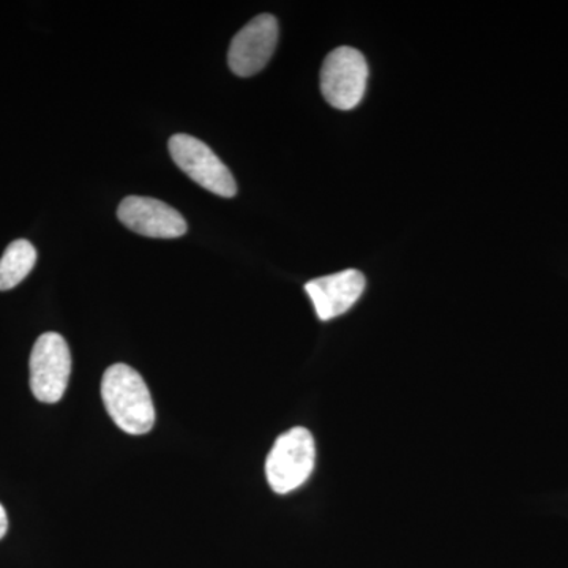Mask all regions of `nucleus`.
<instances>
[{
    "mask_svg": "<svg viewBox=\"0 0 568 568\" xmlns=\"http://www.w3.org/2000/svg\"><path fill=\"white\" fill-rule=\"evenodd\" d=\"M102 398L108 414L122 432L141 436L153 428L155 407L151 392L132 366L115 364L104 372Z\"/></svg>",
    "mask_w": 568,
    "mask_h": 568,
    "instance_id": "f257e3e1",
    "label": "nucleus"
},
{
    "mask_svg": "<svg viewBox=\"0 0 568 568\" xmlns=\"http://www.w3.org/2000/svg\"><path fill=\"white\" fill-rule=\"evenodd\" d=\"M316 446L312 433L302 426L276 437L265 462L268 485L278 495H287L305 484L315 469Z\"/></svg>",
    "mask_w": 568,
    "mask_h": 568,
    "instance_id": "f03ea898",
    "label": "nucleus"
},
{
    "mask_svg": "<svg viewBox=\"0 0 568 568\" xmlns=\"http://www.w3.org/2000/svg\"><path fill=\"white\" fill-rule=\"evenodd\" d=\"M368 65L354 48H336L325 58L321 70V91L325 102L336 110H354L364 99Z\"/></svg>",
    "mask_w": 568,
    "mask_h": 568,
    "instance_id": "7ed1b4c3",
    "label": "nucleus"
},
{
    "mask_svg": "<svg viewBox=\"0 0 568 568\" xmlns=\"http://www.w3.org/2000/svg\"><path fill=\"white\" fill-rule=\"evenodd\" d=\"M174 163L197 185L222 197H233L237 183L212 149L190 134H174L168 142Z\"/></svg>",
    "mask_w": 568,
    "mask_h": 568,
    "instance_id": "20e7f679",
    "label": "nucleus"
},
{
    "mask_svg": "<svg viewBox=\"0 0 568 568\" xmlns=\"http://www.w3.org/2000/svg\"><path fill=\"white\" fill-rule=\"evenodd\" d=\"M31 390L41 403L61 402L71 375V354L65 338L48 332L33 345L31 362Z\"/></svg>",
    "mask_w": 568,
    "mask_h": 568,
    "instance_id": "39448f33",
    "label": "nucleus"
},
{
    "mask_svg": "<svg viewBox=\"0 0 568 568\" xmlns=\"http://www.w3.org/2000/svg\"><path fill=\"white\" fill-rule=\"evenodd\" d=\"M278 41V22L272 14L253 18L231 41L227 62L237 77L260 73L274 55Z\"/></svg>",
    "mask_w": 568,
    "mask_h": 568,
    "instance_id": "423d86ee",
    "label": "nucleus"
},
{
    "mask_svg": "<svg viewBox=\"0 0 568 568\" xmlns=\"http://www.w3.org/2000/svg\"><path fill=\"white\" fill-rule=\"evenodd\" d=\"M118 216L129 230L145 237H182L189 230L181 213L153 197H125L119 205Z\"/></svg>",
    "mask_w": 568,
    "mask_h": 568,
    "instance_id": "0eeeda50",
    "label": "nucleus"
},
{
    "mask_svg": "<svg viewBox=\"0 0 568 568\" xmlns=\"http://www.w3.org/2000/svg\"><path fill=\"white\" fill-rule=\"evenodd\" d=\"M366 280L354 268L321 276L305 284L306 294L315 306L321 321H331L345 315L364 294Z\"/></svg>",
    "mask_w": 568,
    "mask_h": 568,
    "instance_id": "6e6552de",
    "label": "nucleus"
},
{
    "mask_svg": "<svg viewBox=\"0 0 568 568\" xmlns=\"http://www.w3.org/2000/svg\"><path fill=\"white\" fill-rule=\"evenodd\" d=\"M37 263V250L26 239L11 242L0 257V291L17 287L29 274Z\"/></svg>",
    "mask_w": 568,
    "mask_h": 568,
    "instance_id": "1a4fd4ad",
    "label": "nucleus"
},
{
    "mask_svg": "<svg viewBox=\"0 0 568 568\" xmlns=\"http://www.w3.org/2000/svg\"><path fill=\"white\" fill-rule=\"evenodd\" d=\"M7 530H9V517H7L6 508L0 504V540L6 537Z\"/></svg>",
    "mask_w": 568,
    "mask_h": 568,
    "instance_id": "9d476101",
    "label": "nucleus"
}]
</instances>
